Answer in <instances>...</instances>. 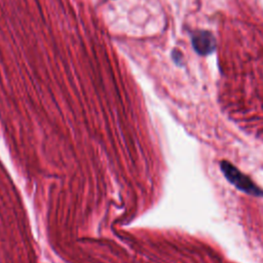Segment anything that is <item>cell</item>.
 I'll use <instances>...</instances> for the list:
<instances>
[{"instance_id":"7a4b0ae2","label":"cell","mask_w":263,"mask_h":263,"mask_svg":"<svg viewBox=\"0 0 263 263\" xmlns=\"http://www.w3.org/2000/svg\"><path fill=\"white\" fill-rule=\"evenodd\" d=\"M172 59H173L174 63H175L176 65H178V66H181V65L183 64V54H182V52H181L179 49H177V48H175V49L172 51Z\"/></svg>"},{"instance_id":"6da1fadb","label":"cell","mask_w":263,"mask_h":263,"mask_svg":"<svg viewBox=\"0 0 263 263\" xmlns=\"http://www.w3.org/2000/svg\"><path fill=\"white\" fill-rule=\"evenodd\" d=\"M191 44L195 52L201 57L213 53L216 49V39L212 32L197 30L191 35Z\"/></svg>"}]
</instances>
